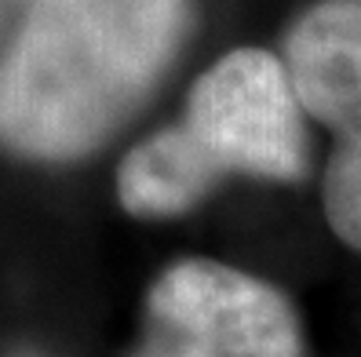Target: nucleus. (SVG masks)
<instances>
[{"instance_id": "nucleus-8", "label": "nucleus", "mask_w": 361, "mask_h": 357, "mask_svg": "<svg viewBox=\"0 0 361 357\" xmlns=\"http://www.w3.org/2000/svg\"><path fill=\"white\" fill-rule=\"evenodd\" d=\"M135 357H168V353H164V350H157V346L150 343V346H146V350H139Z\"/></svg>"}, {"instance_id": "nucleus-4", "label": "nucleus", "mask_w": 361, "mask_h": 357, "mask_svg": "<svg viewBox=\"0 0 361 357\" xmlns=\"http://www.w3.org/2000/svg\"><path fill=\"white\" fill-rule=\"evenodd\" d=\"M285 73L307 117L361 128V0H317L285 33Z\"/></svg>"}, {"instance_id": "nucleus-2", "label": "nucleus", "mask_w": 361, "mask_h": 357, "mask_svg": "<svg viewBox=\"0 0 361 357\" xmlns=\"http://www.w3.org/2000/svg\"><path fill=\"white\" fill-rule=\"evenodd\" d=\"M179 132L219 182H300L310 168L307 113L285 62L263 48H238L208 66L190 88Z\"/></svg>"}, {"instance_id": "nucleus-5", "label": "nucleus", "mask_w": 361, "mask_h": 357, "mask_svg": "<svg viewBox=\"0 0 361 357\" xmlns=\"http://www.w3.org/2000/svg\"><path fill=\"white\" fill-rule=\"evenodd\" d=\"M219 179L197 157V150L176 128H164L139 142L121 161L117 172V201L124 212L139 219H172L197 208Z\"/></svg>"}, {"instance_id": "nucleus-3", "label": "nucleus", "mask_w": 361, "mask_h": 357, "mask_svg": "<svg viewBox=\"0 0 361 357\" xmlns=\"http://www.w3.org/2000/svg\"><path fill=\"white\" fill-rule=\"evenodd\" d=\"M168 357H303L300 313L281 288L212 259L168 266L146 296Z\"/></svg>"}, {"instance_id": "nucleus-6", "label": "nucleus", "mask_w": 361, "mask_h": 357, "mask_svg": "<svg viewBox=\"0 0 361 357\" xmlns=\"http://www.w3.org/2000/svg\"><path fill=\"white\" fill-rule=\"evenodd\" d=\"M322 197L332 234L347 248L361 251V128L336 135Z\"/></svg>"}, {"instance_id": "nucleus-1", "label": "nucleus", "mask_w": 361, "mask_h": 357, "mask_svg": "<svg viewBox=\"0 0 361 357\" xmlns=\"http://www.w3.org/2000/svg\"><path fill=\"white\" fill-rule=\"evenodd\" d=\"M190 0H33L0 66V142L30 161L99 150L186 37Z\"/></svg>"}, {"instance_id": "nucleus-7", "label": "nucleus", "mask_w": 361, "mask_h": 357, "mask_svg": "<svg viewBox=\"0 0 361 357\" xmlns=\"http://www.w3.org/2000/svg\"><path fill=\"white\" fill-rule=\"evenodd\" d=\"M18 4H23V0H0V23H4V18H8Z\"/></svg>"}]
</instances>
